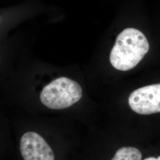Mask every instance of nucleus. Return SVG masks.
I'll return each mask as SVG.
<instances>
[{
  "label": "nucleus",
  "instance_id": "1",
  "mask_svg": "<svg viewBox=\"0 0 160 160\" xmlns=\"http://www.w3.org/2000/svg\"><path fill=\"white\" fill-rule=\"evenodd\" d=\"M149 49L148 41L143 33L128 28L118 36L110 52V61L114 68L128 71L137 65Z\"/></svg>",
  "mask_w": 160,
  "mask_h": 160
},
{
  "label": "nucleus",
  "instance_id": "2",
  "mask_svg": "<svg viewBox=\"0 0 160 160\" xmlns=\"http://www.w3.org/2000/svg\"><path fill=\"white\" fill-rule=\"evenodd\" d=\"M82 96V88L78 82L69 78L60 77L42 88L39 100L47 109L60 110L71 107Z\"/></svg>",
  "mask_w": 160,
  "mask_h": 160
},
{
  "label": "nucleus",
  "instance_id": "3",
  "mask_svg": "<svg viewBox=\"0 0 160 160\" xmlns=\"http://www.w3.org/2000/svg\"><path fill=\"white\" fill-rule=\"evenodd\" d=\"M132 110L140 114L160 112V84L145 86L132 92L128 98Z\"/></svg>",
  "mask_w": 160,
  "mask_h": 160
},
{
  "label": "nucleus",
  "instance_id": "4",
  "mask_svg": "<svg viewBox=\"0 0 160 160\" xmlns=\"http://www.w3.org/2000/svg\"><path fill=\"white\" fill-rule=\"evenodd\" d=\"M13 151L12 122L0 115V160H12Z\"/></svg>",
  "mask_w": 160,
  "mask_h": 160
},
{
  "label": "nucleus",
  "instance_id": "5",
  "mask_svg": "<svg viewBox=\"0 0 160 160\" xmlns=\"http://www.w3.org/2000/svg\"><path fill=\"white\" fill-rule=\"evenodd\" d=\"M142 154L139 149L132 147L119 149L111 160H141Z\"/></svg>",
  "mask_w": 160,
  "mask_h": 160
},
{
  "label": "nucleus",
  "instance_id": "6",
  "mask_svg": "<svg viewBox=\"0 0 160 160\" xmlns=\"http://www.w3.org/2000/svg\"><path fill=\"white\" fill-rule=\"evenodd\" d=\"M143 160H160V155L159 157H158L157 158L151 157L147 158H145V159H144Z\"/></svg>",
  "mask_w": 160,
  "mask_h": 160
}]
</instances>
